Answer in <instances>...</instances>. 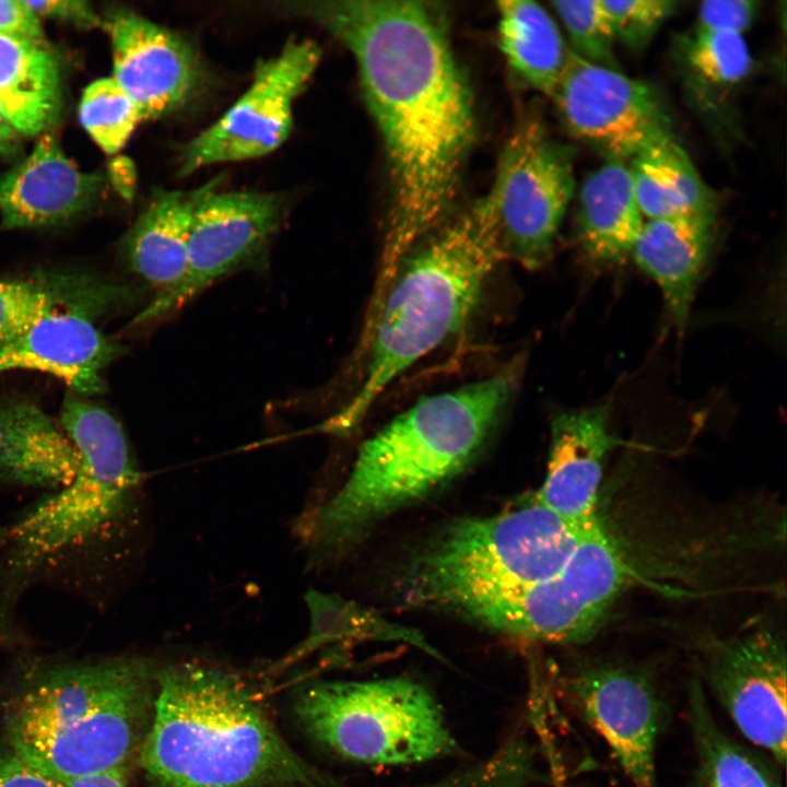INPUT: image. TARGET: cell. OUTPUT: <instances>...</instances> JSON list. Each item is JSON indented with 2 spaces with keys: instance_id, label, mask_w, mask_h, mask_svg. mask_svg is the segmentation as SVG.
<instances>
[{
  "instance_id": "1",
  "label": "cell",
  "mask_w": 787,
  "mask_h": 787,
  "mask_svg": "<svg viewBox=\"0 0 787 787\" xmlns=\"http://www.w3.org/2000/svg\"><path fill=\"white\" fill-rule=\"evenodd\" d=\"M279 5L325 27L357 64L391 189L371 296L380 302L401 262L447 215L474 140L472 95L453 52L444 10L435 2L409 0Z\"/></svg>"
},
{
  "instance_id": "2",
  "label": "cell",
  "mask_w": 787,
  "mask_h": 787,
  "mask_svg": "<svg viewBox=\"0 0 787 787\" xmlns=\"http://www.w3.org/2000/svg\"><path fill=\"white\" fill-rule=\"evenodd\" d=\"M524 361L517 356L486 378L426 397L366 439L341 488L299 525L313 559H340L379 522L463 472L510 402Z\"/></svg>"
},
{
  "instance_id": "3",
  "label": "cell",
  "mask_w": 787,
  "mask_h": 787,
  "mask_svg": "<svg viewBox=\"0 0 787 787\" xmlns=\"http://www.w3.org/2000/svg\"><path fill=\"white\" fill-rule=\"evenodd\" d=\"M140 762L153 787H338L286 742L252 684L199 661L156 672Z\"/></svg>"
},
{
  "instance_id": "4",
  "label": "cell",
  "mask_w": 787,
  "mask_h": 787,
  "mask_svg": "<svg viewBox=\"0 0 787 787\" xmlns=\"http://www.w3.org/2000/svg\"><path fill=\"white\" fill-rule=\"evenodd\" d=\"M504 259L490 191L401 262L371 330L360 341L365 376L351 400L324 424L348 434L409 366L459 331L483 285Z\"/></svg>"
},
{
  "instance_id": "5",
  "label": "cell",
  "mask_w": 787,
  "mask_h": 787,
  "mask_svg": "<svg viewBox=\"0 0 787 787\" xmlns=\"http://www.w3.org/2000/svg\"><path fill=\"white\" fill-rule=\"evenodd\" d=\"M598 518L577 526L532 496L495 515L453 519L402 561L393 580L398 603L466 620L555 576Z\"/></svg>"
},
{
  "instance_id": "6",
  "label": "cell",
  "mask_w": 787,
  "mask_h": 787,
  "mask_svg": "<svg viewBox=\"0 0 787 787\" xmlns=\"http://www.w3.org/2000/svg\"><path fill=\"white\" fill-rule=\"evenodd\" d=\"M156 672L141 659L47 672L8 717L10 750L56 780L121 771L149 729Z\"/></svg>"
},
{
  "instance_id": "7",
  "label": "cell",
  "mask_w": 787,
  "mask_h": 787,
  "mask_svg": "<svg viewBox=\"0 0 787 787\" xmlns=\"http://www.w3.org/2000/svg\"><path fill=\"white\" fill-rule=\"evenodd\" d=\"M294 710L314 741L357 764L409 766L462 753L435 694L410 677L315 682Z\"/></svg>"
},
{
  "instance_id": "8",
  "label": "cell",
  "mask_w": 787,
  "mask_h": 787,
  "mask_svg": "<svg viewBox=\"0 0 787 787\" xmlns=\"http://www.w3.org/2000/svg\"><path fill=\"white\" fill-rule=\"evenodd\" d=\"M59 421L80 455L72 479L8 529V569L26 574L87 543L131 507L139 472L119 422L83 396H68Z\"/></svg>"
},
{
  "instance_id": "9",
  "label": "cell",
  "mask_w": 787,
  "mask_h": 787,
  "mask_svg": "<svg viewBox=\"0 0 787 787\" xmlns=\"http://www.w3.org/2000/svg\"><path fill=\"white\" fill-rule=\"evenodd\" d=\"M641 549L600 515L555 576L501 603L502 630L521 642L586 643L622 595L661 576L658 556Z\"/></svg>"
},
{
  "instance_id": "10",
  "label": "cell",
  "mask_w": 787,
  "mask_h": 787,
  "mask_svg": "<svg viewBox=\"0 0 787 787\" xmlns=\"http://www.w3.org/2000/svg\"><path fill=\"white\" fill-rule=\"evenodd\" d=\"M574 150L537 117L522 118L505 143L490 190L501 246L528 270L549 261L575 188Z\"/></svg>"
},
{
  "instance_id": "11",
  "label": "cell",
  "mask_w": 787,
  "mask_h": 787,
  "mask_svg": "<svg viewBox=\"0 0 787 787\" xmlns=\"http://www.w3.org/2000/svg\"><path fill=\"white\" fill-rule=\"evenodd\" d=\"M321 57L312 40L289 42L274 57L257 63L248 90L213 125L180 150L179 176L199 168L267 155L289 137L293 103Z\"/></svg>"
},
{
  "instance_id": "12",
  "label": "cell",
  "mask_w": 787,
  "mask_h": 787,
  "mask_svg": "<svg viewBox=\"0 0 787 787\" xmlns=\"http://www.w3.org/2000/svg\"><path fill=\"white\" fill-rule=\"evenodd\" d=\"M550 97L569 133L608 161L634 158L672 136L665 104L653 86L571 50Z\"/></svg>"
},
{
  "instance_id": "13",
  "label": "cell",
  "mask_w": 787,
  "mask_h": 787,
  "mask_svg": "<svg viewBox=\"0 0 787 787\" xmlns=\"http://www.w3.org/2000/svg\"><path fill=\"white\" fill-rule=\"evenodd\" d=\"M561 683L631 785L656 787L665 708L651 674L637 666L601 661L574 669Z\"/></svg>"
},
{
  "instance_id": "14",
  "label": "cell",
  "mask_w": 787,
  "mask_h": 787,
  "mask_svg": "<svg viewBox=\"0 0 787 787\" xmlns=\"http://www.w3.org/2000/svg\"><path fill=\"white\" fill-rule=\"evenodd\" d=\"M712 694L748 742L784 767L787 740L785 639L760 626L706 646Z\"/></svg>"
},
{
  "instance_id": "15",
  "label": "cell",
  "mask_w": 787,
  "mask_h": 787,
  "mask_svg": "<svg viewBox=\"0 0 787 787\" xmlns=\"http://www.w3.org/2000/svg\"><path fill=\"white\" fill-rule=\"evenodd\" d=\"M216 189L195 210L183 283L166 298L152 301L138 321L172 314L216 281L254 262L278 228L284 208L279 193Z\"/></svg>"
},
{
  "instance_id": "16",
  "label": "cell",
  "mask_w": 787,
  "mask_h": 787,
  "mask_svg": "<svg viewBox=\"0 0 787 787\" xmlns=\"http://www.w3.org/2000/svg\"><path fill=\"white\" fill-rule=\"evenodd\" d=\"M105 26L113 46V79L143 120L172 114L198 93L202 63L184 37L128 10L111 13Z\"/></svg>"
},
{
  "instance_id": "17",
  "label": "cell",
  "mask_w": 787,
  "mask_h": 787,
  "mask_svg": "<svg viewBox=\"0 0 787 787\" xmlns=\"http://www.w3.org/2000/svg\"><path fill=\"white\" fill-rule=\"evenodd\" d=\"M99 312L72 307L42 317L0 345V373H47L83 397L103 391V372L121 349L95 326Z\"/></svg>"
},
{
  "instance_id": "18",
  "label": "cell",
  "mask_w": 787,
  "mask_h": 787,
  "mask_svg": "<svg viewBox=\"0 0 787 787\" xmlns=\"http://www.w3.org/2000/svg\"><path fill=\"white\" fill-rule=\"evenodd\" d=\"M610 403L559 413L551 423L542 485L533 496L563 519L587 526L599 514L607 455L620 441L609 430Z\"/></svg>"
},
{
  "instance_id": "19",
  "label": "cell",
  "mask_w": 787,
  "mask_h": 787,
  "mask_svg": "<svg viewBox=\"0 0 787 787\" xmlns=\"http://www.w3.org/2000/svg\"><path fill=\"white\" fill-rule=\"evenodd\" d=\"M103 178L82 172L45 134L20 165L0 180L2 226L35 227L61 222L87 208Z\"/></svg>"
},
{
  "instance_id": "20",
  "label": "cell",
  "mask_w": 787,
  "mask_h": 787,
  "mask_svg": "<svg viewBox=\"0 0 787 787\" xmlns=\"http://www.w3.org/2000/svg\"><path fill=\"white\" fill-rule=\"evenodd\" d=\"M716 213L648 220L631 255L658 285L676 326L684 329L715 238Z\"/></svg>"
},
{
  "instance_id": "21",
  "label": "cell",
  "mask_w": 787,
  "mask_h": 787,
  "mask_svg": "<svg viewBox=\"0 0 787 787\" xmlns=\"http://www.w3.org/2000/svg\"><path fill=\"white\" fill-rule=\"evenodd\" d=\"M79 465L78 449L59 419L30 400L0 399V481L56 491Z\"/></svg>"
},
{
  "instance_id": "22",
  "label": "cell",
  "mask_w": 787,
  "mask_h": 787,
  "mask_svg": "<svg viewBox=\"0 0 787 787\" xmlns=\"http://www.w3.org/2000/svg\"><path fill=\"white\" fill-rule=\"evenodd\" d=\"M219 185L216 178L188 191L158 190L132 226L125 256L130 269L156 291L152 301L166 298L183 283L195 210Z\"/></svg>"
},
{
  "instance_id": "23",
  "label": "cell",
  "mask_w": 787,
  "mask_h": 787,
  "mask_svg": "<svg viewBox=\"0 0 787 787\" xmlns=\"http://www.w3.org/2000/svg\"><path fill=\"white\" fill-rule=\"evenodd\" d=\"M630 167L608 161L591 173L579 190L577 240L596 267L621 263L631 255L644 225Z\"/></svg>"
},
{
  "instance_id": "24",
  "label": "cell",
  "mask_w": 787,
  "mask_h": 787,
  "mask_svg": "<svg viewBox=\"0 0 787 787\" xmlns=\"http://www.w3.org/2000/svg\"><path fill=\"white\" fill-rule=\"evenodd\" d=\"M60 105L59 63L43 40L0 34V108L16 131H44Z\"/></svg>"
},
{
  "instance_id": "25",
  "label": "cell",
  "mask_w": 787,
  "mask_h": 787,
  "mask_svg": "<svg viewBox=\"0 0 787 787\" xmlns=\"http://www.w3.org/2000/svg\"><path fill=\"white\" fill-rule=\"evenodd\" d=\"M496 11L498 45L509 70L527 87L551 96L569 51L556 23L535 1H500Z\"/></svg>"
},
{
  "instance_id": "26",
  "label": "cell",
  "mask_w": 787,
  "mask_h": 787,
  "mask_svg": "<svg viewBox=\"0 0 787 787\" xmlns=\"http://www.w3.org/2000/svg\"><path fill=\"white\" fill-rule=\"evenodd\" d=\"M686 717L695 753L694 787H783L778 766L718 725L698 681L689 685Z\"/></svg>"
},
{
  "instance_id": "27",
  "label": "cell",
  "mask_w": 787,
  "mask_h": 787,
  "mask_svg": "<svg viewBox=\"0 0 787 787\" xmlns=\"http://www.w3.org/2000/svg\"><path fill=\"white\" fill-rule=\"evenodd\" d=\"M630 171L638 208L648 220L716 213L714 193L673 136L636 155Z\"/></svg>"
},
{
  "instance_id": "28",
  "label": "cell",
  "mask_w": 787,
  "mask_h": 787,
  "mask_svg": "<svg viewBox=\"0 0 787 787\" xmlns=\"http://www.w3.org/2000/svg\"><path fill=\"white\" fill-rule=\"evenodd\" d=\"M676 61L691 103L703 114L726 109L752 69V57L738 34L695 30L676 44Z\"/></svg>"
},
{
  "instance_id": "29",
  "label": "cell",
  "mask_w": 787,
  "mask_h": 787,
  "mask_svg": "<svg viewBox=\"0 0 787 787\" xmlns=\"http://www.w3.org/2000/svg\"><path fill=\"white\" fill-rule=\"evenodd\" d=\"M120 290L80 275L0 280V345L59 309H106Z\"/></svg>"
},
{
  "instance_id": "30",
  "label": "cell",
  "mask_w": 787,
  "mask_h": 787,
  "mask_svg": "<svg viewBox=\"0 0 787 787\" xmlns=\"http://www.w3.org/2000/svg\"><path fill=\"white\" fill-rule=\"evenodd\" d=\"M310 615L309 632L304 641L273 666L279 672L314 651L338 643L361 642L366 632L365 609L332 594L309 589L305 596Z\"/></svg>"
},
{
  "instance_id": "31",
  "label": "cell",
  "mask_w": 787,
  "mask_h": 787,
  "mask_svg": "<svg viewBox=\"0 0 787 787\" xmlns=\"http://www.w3.org/2000/svg\"><path fill=\"white\" fill-rule=\"evenodd\" d=\"M79 115L90 136L110 154L125 145L143 120L137 105L113 78L96 80L85 89Z\"/></svg>"
},
{
  "instance_id": "32",
  "label": "cell",
  "mask_w": 787,
  "mask_h": 787,
  "mask_svg": "<svg viewBox=\"0 0 787 787\" xmlns=\"http://www.w3.org/2000/svg\"><path fill=\"white\" fill-rule=\"evenodd\" d=\"M551 4L567 33L571 51L590 63L616 69L615 38L601 0H556Z\"/></svg>"
},
{
  "instance_id": "33",
  "label": "cell",
  "mask_w": 787,
  "mask_h": 787,
  "mask_svg": "<svg viewBox=\"0 0 787 787\" xmlns=\"http://www.w3.org/2000/svg\"><path fill=\"white\" fill-rule=\"evenodd\" d=\"M615 40L642 52L679 4L673 0H601Z\"/></svg>"
},
{
  "instance_id": "34",
  "label": "cell",
  "mask_w": 787,
  "mask_h": 787,
  "mask_svg": "<svg viewBox=\"0 0 787 787\" xmlns=\"http://www.w3.org/2000/svg\"><path fill=\"white\" fill-rule=\"evenodd\" d=\"M759 10L754 0H707L700 4L695 30L741 35Z\"/></svg>"
},
{
  "instance_id": "35",
  "label": "cell",
  "mask_w": 787,
  "mask_h": 787,
  "mask_svg": "<svg viewBox=\"0 0 787 787\" xmlns=\"http://www.w3.org/2000/svg\"><path fill=\"white\" fill-rule=\"evenodd\" d=\"M27 8L38 17L58 19L79 26L101 25L99 17L86 1L82 0H43L26 1Z\"/></svg>"
},
{
  "instance_id": "36",
  "label": "cell",
  "mask_w": 787,
  "mask_h": 787,
  "mask_svg": "<svg viewBox=\"0 0 787 787\" xmlns=\"http://www.w3.org/2000/svg\"><path fill=\"white\" fill-rule=\"evenodd\" d=\"M0 787H61L13 751L0 752Z\"/></svg>"
},
{
  "instance_id": "37",
  "label": "cell",
  "mask_w": 787,
  "mask_h": 787,
  "mask_svg": "<svg viewBox=\"0 0 787 787\" xmlns=\"http://www.w3.org/2000/svg\"><path fill=\"white\" fill-rule=\"evenodd\" d=\"M0 34L43 40L39 19L24 0H0Z\"/></svg>"
},
{
  "instance_id": "38",
  "label": "cell",
  "mask_w": 787,
  "mask_h": 787,
  "mask_svg": "<svg viewBox=\"0 0 787 787\" xmlns=\"http://www.w3.org/2000/svg\"><path fill=\"white\" fill-rule=\"evenodd\" d=\"M61 787H126L121 771H107L57 780Z\"/></svg>"
},
{
  "instance_id": "39",
  "label": "cell",
  "mask_w": 787,
  "mask_h": 787,
  "mask_svg": "<svg viewBox=\"0 0 787 787\" xmlns=\"http://www.w3.org/2000/svg\"><path fill=\"white\" fill-rule=\"evenodd\" d=\"M17 134L19 132L0 108V153L10 152L14 148Z\"/></svg>"
},
{
  "instance_id": "40",
  "label": "cell",
  "mask_w": 787,
  "mask_h": 787,
  "mask_svg": "<svg viewBox=\"0 0 787 787\" xmlns=\"http://www.w3.org/2000/svg\"><path fill=\"white\" fill-rule=\"evenodd\" d=\"M115 174L120 175L119 180L117 181L120 186L121 191L126 193H130L132 191L131 186L133 185V174L131 173V165L130 163H124V161H120V164H115Z\"/></svg>"
},
{
  "instance_id": "41",
  "label": "cell",
  "mask_w": 787,
  "mask_h": 787,
  "mask_svg": "<svg viewBox=\"0 0 787 787\" xmlns=\"http://www.w3.org/2000/svg\"><path fill=\"white\" fill-rule=\"evenodd\" d=\"M8 537V530L4 528H0V548H2L7 542Z\"/></svg>"
}]
</instances>
